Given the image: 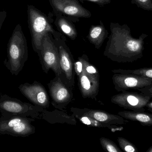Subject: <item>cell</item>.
Masks as SVG:
<instances>
[{
	"label": "cell",
	"mask_w": 152,
	"mask_h": 152,
	"mask_svg": "<svg viewBox=\"0 0 152 152\" xmlns=\"http://www.w3.org/2000/svg\"><path fill=\"white\" fill-rule=\"evenodd\" d=\"M110 30L104 56L118 63L133 62L142 58L145 40L148 35L143 33L135 38L131 35L128 25L115 22H111Z\"/></svg>",
	"instance_id": "1"
},
{
	"label": "cell",
	"mask_w": 152,
	"mask_h": 152,
	"mask_svg": "<svg viewBox=\"0 0 152 152\" xmlns=\"http://www.w3.org/2000/svg\"><path fill=\"white\" fill-rule=\"evenodd\" d=\"M7 56L4 64L12 75L17 76L21 71L28 58V49L21 26L15 27L7 45Z\"/></svg>",
	"instance_id": "2"
},
{
	"label": "cell",
	"mask_w": 152,
	"mask_h": 152,
	"mask_svg": "<svg viewBox=\"0 0 152 152\" xmlns=\"http://www.w3.org/2000/svg\"><path fill=\"white\" fill-rule=\"evenodd\" d=\"M28 23L31 36L33 50L37 53L40 51L43 37L47 33L54 36L58 31L53 26V15L50 12L48 15L33 5H28Z\"/></svg>",
	"instance_id": "3"
},
{
	"label": "cell",
	"mask_w": 152,
	"mask_h": 152,
	"mask_svg": "<svg viewBox=\"0 0 152 152\" xmlns=\"http://www.w3.org/2000/svg\"><path fill=\"white\" fill-rule=\"evenodd\" d=\"M35 121L32 118L1 113L0 134L27 137L35 133V127L31 124Z\"/></svg>",
	"instance_id": "4"
},
{
	"label": "cell",
	"mask_w": 152,
	"mask_h": 152,
	"mask_svg": "<svg viewBox=\"0 0 152 152\" xmlns=\"http://www.w3.org/2000/svg\"><path fill=\"white\" fill-rule=\"evenodd\" d=\"M44 72L48 73L51 69L56 76L61 77L58 49L54 37L51 33L45 34L43 37L40 51L37 53Z\"/></svg>",
	"instance_id": "5"
},
{
	"label": "cell",
	"mask_w": 152,
	"mask_h": 152,
	"mask_svg": "<svg viewBox=\"0 0 152 152\" xmlns=\"http://www.w3.org/2000/svg\"><path fill=\"white\" fill-rule=\"evenodd\" d=\"M53 37L59 52L60 67L62 72L61 78L68 87L73 89L75 85V61L73 54L67 45L66 38L64 35L58 31Z\"/></svg>",
	"instance_id": "6"
},
{
	"label": "cell",
	"mask_w": 152,
	"mask_h": 152,
	"mask_svg": "<svg viewBox=\"0 0 152 152\" xmlns=\"http://www.w3.org/2000/svg\"><path fill=\"white\" fill-rule=\"evenodd\" d=\"M44 109L23 102L17 98L6 94L0 95V112L1 113L41 119Z\"/></svg>",
	"instance_id": "7"
},
{
	"label": "cell",
	"mask_w": 152,
	"mask_h": 152,
	"mask_svg": "<svg viewBox=\"0 0 152 152\" xmlns=\"http://www.w3.org/2000/svg\"><path fill=\"white\" fill-rule=\"evenodd\" d=\"M54 15L61 14L69 18L74 22L79 18H91L90 11L83 7L78 0H49Z\"/></svg>",
	"instance_id": "8"
},
{
	"label": "cell",
	"mask_w": 152,
	"mask_h": 152,
	"mask_svg": "<svg viewBox=\"0 0 152 152\" xmlns=\"http://www.w3.org/2000/svg\"><path fill=\"white\" fill-rule=\"evenodd\" d=\"M47 86L52 104L57 109L63 111L73 100L72 89L63 82L60 77L56 75Z\"/></svg>",
	"instance_id": "9"
},
{
	"label": "cell",
	"mask_w": 152,
	"mask_h": 152,
	"mask_svg": "<svg viewBox=\"0 0 152 152\" xmlns=\"http://www.w3.org/2000/svg\"><path fill=\"white\" fill-rule=\"evenodd\" d=\"M151 97L141 93L127 91L113 95L111 98L112 103L126 109L133 111L145 112L147 104Z\"/></svg>",
	"instance_id": "10"
},
{
	"label": "cell",
	"mask_w": 152,
	"mask_h": 152,
	"mask_svg": "<svg viewBox=\"0 0 152 152\" xmlns=\"http://www.w3.org/2000/svg\"><path fill=\"white\" fill-rule=\"evenodd\" d=\"M112 80L114 88L118 92L130 89L138 90L152 84V79L128 73H113Z\"/></svg>",
	"instance_id": "11"
},
{
	"label": "cell",
	"mask_w": 152,
	"mask_h": 152,
	"mask_svg": "<svg viewBox=\"0 0 152 152\" xmlns=\"http://www.w3.org/2000/svg\"><path fill=\"white\" fill-rule=\"evenodd\" d=\"M20 93L34 105L43 109L50 106V98L45 87L39 82L34 81L32 84L26 83L19 86Z\"/></svg>",
	"instance_id": "12"
},
{
	"label": "cell",
	"mask_w": 152,
	"mask_h": 152,
	"mask_svg": "<svg viewBox=\"0 0 152 152\" xmlns=\"http://www.w3.org/2000/svg\"><path fill=\"white\" fill-rule=\"evenodd\" d=\"M77 78L79 88L82 97L96 101L99 93L100 74H91L83 70Z\"/></svg>",
	"instance_id": "13"
},
{
	"label": "cell",
	"mask_w": 152,
	"mask_h": 152,
	"mask_svg": "<svg viewBox=\"0 0 152 152\" xmlns=\"http://www.w3.org/2000/svg\"><path fill=\"white\" fill-rule=\"evenodd\" d=\"M73 108L77 111L102 123L117 126L126 125L129 123L127 120L119 115H114L101 110L93 109L87 108L78 109L74 107Z\"/></svg>",
	"instance_id": "14"
},
{
	"label": "cell",
	"mask_w": 152,
	"mask_h": 152,
	"mask_svg": "<svg viewBox=\"0 0 152 152\" xmlns=\"http://www.w3.org/2000/svg\"><path fill=\"white\" fill-rule=\"evenodd\" d=\"M41 119L44 120L52 124L66 123L76 125L77 123L76 118L73 115H69L66 112L57 109L52 112L48 111L44 109L42 112Z\"/></svg>",
	"instance_id": "15"
},
{
	"label": "cell",
	"mask_w": 152,
	"mask_h": 152,
	"mask_svg": "<svg viewBox=\"0 0 152 152\" xmlns=\"http://www.w3.org/2000/svg\"><path fill=\"white\" fill-rule=\"evenodd\" d=\"M56 16L54 24L59 32L67 37L71 40H75L78 33L74 22L69 18L61 14L54 15Z\"/></svg>",
	"instance_id": "16"
},
{
	"label": "cell",
	"mask_w": 152,
	"mask_h": 152,
	"mask_svg": "<svg viewBox=\"0 0 152 152\" xmlns=\"http://www.w3.org/2000/svg\"><path fill=\"white\" fill-rule=\"evenodd\" d=\"M108 31L102 21L101 20L99 25L91 26L86 37L96 49H99L102 47L104 40L108 38Z\"/></svg>",
	"instance_id": "17"
},
{
	"label": "cell",
	"mask_w": 152,
	"mask_h": 152,
	"mask_svg": "<svg viewBox=\"0 0 152 152\" xmlns=\"http://www.w3.org/2000/svg\"><path fill=\"white\" fill-rule=\"evenodd\" d=\"M70 111L72 112L73 116L77 119L81 123L85 125L94 127L99 128H106L110 129L112 132L121 131L123 129L121 126H118L117 125H112L106 123H102L96 120L88 117L86 115H84L78 112L73 107L70 109Z\"/></svg>",
	"instance_id": "18"
},
{
	"label": "cell",
	"mask_w": 152,
	"mask_h": 152,
	"mask_svg": "<svg viewBox=\"0 0 152 152\" xmlns=\"http://www.w3.org/2000/svg\"><path fill=\"white\" fill-rule=\"evenodd\" d=\"M118 115L127 120L137 121L146 126H152V114L145 112L124 111L119 112Z\"/></svg>",
	"instance_id": "19"
},
{
	"label": "cell",
	"mask_w": 152,
	"mask_h": 152,
	"mask_svg": "<svg viewBox=\"0 0 152 152\" xmlns=\"http://www.w3.org/2000/svg\"><path fill=\"white\" fill-rule=\"evenodd\" d=\"M113 73H128L137 76H142L152 79V68H144L135 70L113 69Z\"/></svg>",
	"instance_id": "20"
},
{
	"label": "cell",
	"mask_w": 152,
	"mask_h": 152,
	"mask_svg": "<svg viewBox=\"0 0 152 152\" xmlns=\"http://www.w3.org/2000/svg\"><path fill=\"white\" fill-rule=\"evenodd\" d=\"M100 142L104 151L109 152H122L117 145L111 140L106 137H100Z\"/></svg>",
	"instance_id": "21"
},
{
	"label": "cell",
	"mask_w": 152,
	"mask_h": 152,
	"mask_svg": "<svg viewBox=\"0 0 152 152\" xmlns=\"http://www.w3.org/2000/svg\"><path fill=\"white\" fill-rule=\"evenodd\" d=\"M117 141L121 149L123 151L126 152H137L138 151L137 148L135 145L122 137H118Z\"/></svg>",
	"instance_id": "22"
},
{
	"label": "cell",
	"mask_w": 152,
	"mask_h": 152,
	"mask_svg": "<svg viewBox=\"0 0 152 152\" xmlns=\"http://www.w3.org/2000/svg\"><path fill=\"white\" fill-rule=\"evenodd\" d=\"M131 2L145 10L152 11V0H131Z\"/></svg>",
	"instance_id": "23"
},
{
	"label": "cell",
	"mask_w": 152,
	"mask_h": 152,
	"mask_svg": "<svg viewBox=\"0 0 152 152\" xmlns=\"http://www.w3.org/2000/svg\"><path fill=\"white\" fill-rule=\"evenodd\" d=\"M80 1L82 2H83V1L91 2L101 6H104L111 2V0H80Z\"/></svg>",
	"instance_id": "24"
},
{
	"label": "cell",
	"mask_w": 152,
	"mask_h": 152,
	"mask_svg": "<svg viewBox=\"0 0 152 152\" xmlns=\"http://www.w3.org/2000/svg\"><path fill=\"white\" fill-rule=\"evenodd\" d=\"M138 91L144 94L149 95L152 98V84L138 89Z\"/></svg>",
	"instance_id": "25"
},
{
	"label": "cell",
	"mask_w": 152,
	"mask_h": 152,
	"mask_svg": "<svg viewBox=\"0 0 152 152\" xmlns=\"http://www.w3.org/2000/svg\"><path fill=\"white\" fill-rule=\"evenodd\" d=\"M7 17V12L5 11L0 12V30L3 24Z\"/></svg>",
	"instance_id": "26"
},
{
	"label": "cell",
	"mask_w": 152,
	"mask_h": 152,
	"mask_svg": "<svg viewBox=\"0 0 152 152\" xmlns=\"http://www.w3.org/2000/svg\"><path fill=\"white\" fill-rule=\"evenodd\" d=\"M145 108L147 109L148 111L152 112V101H150L147 104Z\"/></svg>",
	"instance_id": "27"
},
{
	"label": "cell",
	"mask_w": 152,
	"mask_h": 152,
	"mask_svg": "<svg viewBox=\"0 0 152 152\" xmlns=\"http://www.w3.org/2000/svg\"><path fill=\"white\" fill-rule=\"evenodd\" d=\"M146 152H152V145L148 149Z\"/></svg>",
	"instance_id": "28"
}]
</instances>
